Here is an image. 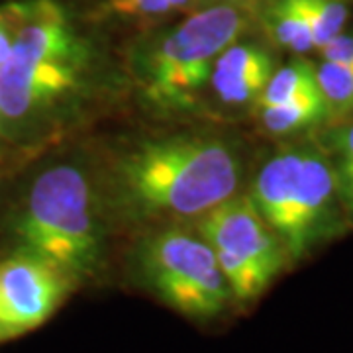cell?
I'll return each mask as SVG.
<instances>
[{
	"instance_id": "cell-15",
	"label": "cell",
	"mask_w": 353,
	"mask_h": 353,
	"mask_svg": "<svg viewBox=\"0 0 353 353\" xmlns=\"http://www.w3.org/2000/svg\"><path fill=\"white\" fill-rule=\"evenodd\" d=\"M316 77L332 114L353 112V67L322 59V63L316 65Z\"/></svg>"
},
{
	"instance_id": "cell-10",
	"label": "cell",
	"mask_w": 353,
	"mask_h": 353,
	"mask_svg": "<svg viewBox=\"0 0 353 353\" xmlns=\"http://www.w3.org/2000/svg\"><path fill=\"white\" fill-rule=\"evenodd\" d=\"M257 114L263 130L271 136H290L301 130L318 126L326 122L330 116H334L320 88L299 94L275 106L257 108Z\"/></svg>"
},
{
	"instance_id": "cell-11",
	"label": "cell",
	"mask_w": 353,
	"mask_h": 353,
	"mask_svg": "<svg viewBox=\"0 0 353 353\" xmlns=\"http://www.w3.org/2000/svg\"><path fill=\"white\" fill-rule=\"evenodd\" d=\"M261 24L277 46L296 55L316 50L312 30L299 0H271L261 12Z\"/></svg>"
},
{
	"instance_id": "cell-9",
	"label": "cell",
	"mask_w": 353,
	"mask_h": 353,
	"mask_svg": "<svg viewBox=\"0 0 353 353\" xmlns=\"http://www.w3.org/2000/svg\"><path fill=\"white\" fill-rule=\"evenodd\" d=\"M273 71L275 59L263 46L238 39L218 55L208 85L226 106H255Z\"/></svg>"
},
{
	"instance_id": "cell-12",
	"label": "cell",
	"mask_w": 353,
	"mask_h": 353,
	"mask_svg": "<svg viewBox=\"0 0 353 353\" xmlns=\"http://www.w3.org/2000/svg\"><path fill=\"white\" fill-rule=\"evenodd\" d=\"M316 88H320L318 77H316V67L303 57H296L273 71L261 97L255 102V110L287 102L299 94L316 90Z\"/></svg>"
},
{
	"instance_id": "cell-14",
	"label": "cell",
	"mask_w": 353,
	"mask_h": 353,
	"mask_svg": "<svg viewBox=\"0 0 353 353\" xmlns=\"http://www.w3.org/2000/svg\"><path fill=\"white\" fill-rule=\"evenodd\" d=\"M299 4L310 24L316 50H322L343 32L350 16L343 0H299Z\"/></svg>"
},
{
	"instance_id": "cell-1",
	"label": "cell",
	"mask_w": 353,
	"mask_h": 353,
	"mask_svg": "<svg viewBox=\"0 0 353 353\" xmlns=\"http://www.w3.org/2000/svg\"><path fill=\"white\" fill-rule=\"evenodd\" d=\"M243 176L240 148L208 134L139 141L108 165L102 206L128 226L196 220L236 196Z\"/></svg>"
},
{
	"instance_id": "cell-17",
	"label": "cell",
	"mask_w": 353,
	"mask_h": 353,
	"mask_svg": "<svg viewBox=\"0 0 353 353\" xmlns=\"http://www.w3.org/2000/svg\"><path fill=\"white\" fill-rule=\"evenodd\" d=\"M16 22H18L16 0L0 4V67L4 65V61L8 59V55L12 51Z\"/></svg>"
},
{
	"instance_id": "cell-18",
	"label": "cell",
	"mask_w": 353,
	"mask_h": 353,
	"mask_svg": "<svg viewBox=\"0 0 353 353\" xmlns=\"http://www.w3.org/2000/svg\"><path fill=\"white\" fill-rule=\"evenodd\" d=\"M320 53H322V59L324 61L353 67V34L341 32L340 36H336L332 41H328L320 50Z\"/></svg>"
},
{
	"instance_id": "cell-7",
	"label": "cell",
	"mask_w": 353,
	"mask_h": 353,
	"mask_svg": "<svg viewBox=\"0 0 353 353\" xmlns=\"http://www.w3.org/2000/svg\"><path fill=\"white\" fill-rule=\"evenodd\" d=\"M194 230L214 250L234 301L259 299L289 265V253L255 204L236 194L194 220Z\"/></svg>"
},
{
	"instance_id": "cell-19",
	"label": "cell",
	"mask_w": 353,
	"mask_h": 353,
	"mask_svg": "<svg viewBox=\"0 0 353 353\" xmlns=\"http://www.w3.org/2000/svg\"><path fill=\"white\" fill-rule=\"evenodd\" d=\"M0 136H4V124H2V114H0Z\"/></svg>"
},
{
	"instance_id": "cell-5",
	"label": "cell",
	"mask_w": 353,
	"mask_h": 353,
	"mask_svg": "<svg viewBox=\"0 0 353 353\" xmlns=\"http://www.w3.org/2000/svg\"><path fill=\"white\" fill-rule=\"evenodd\" d=\"M250 199L290 261L303 259L340 226L336 175L326 152L316 148H290L269 157L253 176Z\"/></svg>"
},
{
	"instance_id": "cell-3",
	"label": "cell",
	"mask_w": 353,
	"mask_h": 353,
	"mask_svg": "<svg viewBox=\"0 0 353 353\" xmlns=\"http://www.w3.org/2000/svg\"><path fill=\"white\" fill-rule=\"evenodd\" d=\"M10 228L16 248L50 261L77 285L101 271V192L79 165L57 163L39 171L14 210Z\"/></svg>"
},
{
	"instance_id": "cell-4",
	"label": "cell",
	"mask_w": 353,
	"mask_h": 353,
	"mask_svg": "<svg viewBox=\"0 0 353 353\" xmlns=\"http://www.w3.org/2000/svg\"><path fill=\"white\" fill-rule=\"evenodd\" d=\"M250 12L238 2H216L141 41L132 69L143 99L159 110H187L208 87L216 59L248 32Z\"/></svg>"
},
{
	"instance_id": "cell-20",
	"label": "cell",
	"mask_w": 353,
	"mask_h": 353,
	"mask_svg": "<svg viewBox=\"0 0 353 353\" xmlns=\"http://www.w3.org/2000/svg\"><path fill=\"white\" fill-rule=\"evenodd\" d=\"M216 2H238V0H216Z\"/></svg>"
},
{
	"instance_id": "cell-6",
	"label": "cell",
	"mask_w": 353,
	"mask_h": 353,
	"mask_svg": "<svg viewBox=\"0 0 353 353\" xmlns=\"http://www.w3.org/2000/svg\"><path fill=\"white\" fill-rule=\"evenodd\" d=\"M132 259L139 285L190 320H214L236 303L214 250L194 228H155L138 241Z\"/></svg>"
},
{
	"instance_id": "cell-8",
	"label": "cell",
	"mask_w": 353,
	"mask_h": 353,
	"mask_svg": "<svg viewBox=\"0 0 353 353\" xmlns=\"http://www.w3.org/2000/svg\"><path fill=\"white\" fill-rule=\"evenodd\" d=\"M75 287L61 269L22 248L0 257V343L43 326Z\"/></svg>"
},
{
	"instance_id": "cell-2",
	"label": "cell",
	"mask_w": 353,
	"mask_h": 353,
	"mask_svg": "<svg viewBox=\"0 0 353 353\" xmlns=\"http://www.w3.org/2000/svg\"><path fill=\"white\" fill-rule=\"evenodd\" d=\"M12 51L0 67L4 136L38 130L85 90L92 48L59 0H16Z\"/></svg>"
},
{
	"instance_id": "cell-13",
	"label": "cell",
	"mask_w": 353,
	"mask_h": 353,
	"mask_svg": "<svg viewBox=\"0 0 353 353\" xmlns=\"http://www.w3.org/2000/svg\"><path fill=\"white\" fill-rule=\"evenodd\" d=\"M343 212L353 218V120L330 130L324 138Z\"/></svg>"
},
{
	"instance_id": "cell-16",
	"label": "cell",
	"mask_w": 353,
	"mask_h": 353,
	"mask_svg": "<svg viewBox=\"0 0 353 353\" xmlns=\"http://www.w3.org/2000/svg\"><path fill=\"white\" fill-rule=\"evenodd\" d=\"M116 12L128 16H165L175 10H189L194 0H110Z\"/></svg>"
}]
</instances>
